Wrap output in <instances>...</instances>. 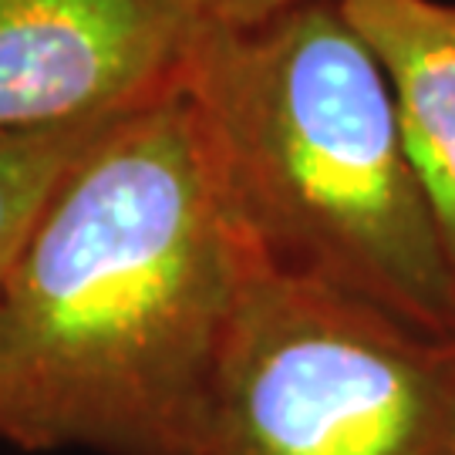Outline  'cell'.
Returning a JSON list of instances; mask_svg holds the SVG:
<instances>
[{"instance_id":"1","label":"cell","mask_w":455,"mask_h":455,"mask_svg":"<svg viewBox=\"0 0 455 455\" xmlns=\"http://www.w3.org/2000/svg\"><path fill=\"white\" fill-rule=\"evenodd\" d=\"M257 260L182 84L122 115L0 274V442L176 455Z\"/></svg>"},{"instance_id":"2","label":"cell","mask_w":455,"mask_h":455,"mask_svg":"<svg viewBox=\"0 0 455 455\" xmlns=\"http://www.w3.org/2000/svg\"><path fill=\"white\" fill-rule=\"evenodd\" d=\"M182 92L263 263L455 338V274L408 163L388 75L341 0L203 31Z\"/></svg>"},{"instance_id":"3","label":"cell","mask_w":455,"mask_h":455,"mask_svg":"<svg viewBox=\"0 0 455 455\" xmlns=\"http://www.w3.org/2000/svg\"><path fill=\"white\" fill-rule=\"evenodd\" d=\"M176 455H455V338L257 260Z\"/></svg>"},{"instance_id":"4","label":"cell","mask_w":455,"mask_h":455,"mask_svg":"<svg viewBox=\"0 0 455 455\" xmlns=\"http://www.w3.org/2000/svg\"><path fill=\"white\" fill-rule=\"evenodd\" d=\"M182 0H0V139L129 115L182 84Z\"/></svg>"},{"instance_id":"5","label":"cell","mask_w":455,"mask_h":455,"mask_svg":"<svg viewBox=\"0 0 455 455\" xmlns=\"http://www.w3.org/2000/svg\"><path fill=\"white\" fill-rule=\"evenodd\" d=\"M388 75L408 163L455 274V7L435 0H341Z\"/></svg>"},{"instance_id":"6","label":"cell","mask_w":455,"mask_h":455,"mask_svg":"<svg viewBox=\"0 0 455 455\" xmlns=\"http://www.w3.org/2000/svg\"><path fill=\"white\" fill-rule=\"evenodd\" d=\"M118 118L122 115L92 125L0 139V270L14 260V253L28 240L37 216L44 212L48 199L58 189V182L68 176V169Z\"/></svg>"},{"instance_id":"7","label":"cell","mask_w":455,"mask_h":455,"mask_svg":"<svg viewBox=\"0 0 455 455\" xmlns=\"http://www.w3.org/2000/svg\"><path fill=\"white\" fill-rule=\"evenodd\" d=\"M193 17L203 24V31L220 28V31H233V28H253L270 17H280L304 7V4H317V0H182Z\"/></svg>"},{"instance_id":"8","label":"cell","mask_w":455,"mask_h":455,"mask_svg":"<svg viewBox=\"0 0 455 455\" xmlns=\"http://www.w3.org/2000/svg\"><path fill=\"white\" fill-rule=\"evenodd\" d=\"M0 274H4V270H0Z\"/></svg>"}]
</instances>
